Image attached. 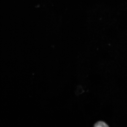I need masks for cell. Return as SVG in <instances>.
Returning <instances> with one entry per match:
<instances>
[{
    "mask_svg": "<svg viewBox=\"0 0 127 127\" xmlns=\"http://www.w3.org/2000/svg\"><path fill=\"white\" fill-rule=\"evenodd\" d=\"M94 126L96 127H108L107 123L102 121H98L95 124Z\"/></svg>",
    "mask_w": 127,
    "mask_h": 127,
    "instance_id": "1",
    "label": "cell"
}]
</instances>
